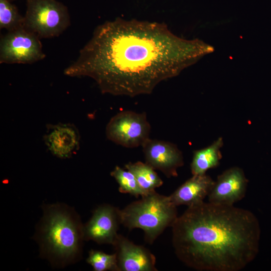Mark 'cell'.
Masks as SVG:
<instances>
[{"label":"cell","mask_w":271,"mask_h":271,"mask_svg":"<svg viewBox=\"0 0 271 271\" xmlns=\"http://www.w3.org/2000/svg\"><path fill=\"white\" fill-rule=\"evenodd\" d=\"M213 50L178 37L163 23L119 18L96 28L64 74L93 79L102 93L134 97L151 94Z\"/></svg>","instance_id":"6da1fadb"},{"label":"cell","mask_w":271,"mask_h":271,"mask_svg":"<svg viewBox=\"0 0 271 271\" xmlns=\"http://www.w3.org/2000/svg\"><path fill=\"white\" fill-rule=\"evenodd\" d=\"M178 258L198 271H239L256 257L260 228L250 211L204 201L188 207L172 226Z\"/></svg>","instance_id":"7a4b0ae2"},{"label":"cell","mask_w":271,"mask_h":271,"mask_svg":"<svg viewBox=\"0 0 271 271\" xmlns=\"http://www.w3.org/2000/svg\"><path fill=\"white\" fill-rule=\"evenodd\" d=\"M39 236L43 252L55 260L66 263L81 253L83 226L70 209L54 205L45 212Z\"/></svg>","instance_id":"3957f363"},{"label":"cell","mask_w":271,"mask_h":271,"mask_svg":"<svg viewBox=\"0 0 271 271\" xmlns=\"http://www.w3.org/2000/svg\"><path fill=\"white\" fill-rule=\"evenodd\" d=\"M177 207L169 196L155 191L120 209L121 224L129 230H143L147 242L152 244L178 217Z\"/></svg>","instance_id":"277c9868"},{"label":"cell","mask_w":271,"mask_h":271,"mask_svg":"<svg viewBox=\"0 0 271 271\" xmlns=\"http://www.w3.org/2000/svg\"><path fill=\"white\" fill-rule=\"evenodd\" d=\"M70 25L67 7L57 0H27L24 27L40 39L61 35Z\"/></svg>","instance_id":"5b68a950"},{"label":"cell","mask_w":271,"mask_h":271,"mask_svg":"<svg viewBox=\"0 0 271 271\" xmlns=\"http://www.w3.org/2000/svg\"><path fill=\"white\" fill-rule=\"evenodd\" d=\"M151 125L145 112L121 111L112 116L107 124V138L127 148L142 146L149 139Z\"/></svg>","instance_id":"8992f818"},{"label":"cell","mask_w":271,"mask_h":271,"mask_svg":"<svg viewBox=\"0 0 271 271\" xmlns=\"http://www.w3.org/2000/svg\"><path fill=\"white\" fill-rule=\"evenodd\" d=\"M45 57L40 39L24 27L1 38V64H32Z\"/></svg>","instance_id":"52a82bcc"},{"label":"cell","mask_w":271,"mask_h":271,"mask_svg":"<svg viewBox=\"0 0 271 271\" xmlns=\"http://www.w3.org/2000/svg\"><path fill=\"white\" fill-rule=\"evenodd\" d=\"M121 224L120 209L109 204L99 206L83 226L84 239L113 245Z\"/></svg>","instance_id":"ba28073f"},{"label":"cell","mask_w":271,"mask_h":271,"mask_svg":"<svg viewBox=\"0 0 271 271\" xmlns=\"http://www.w3.org/2000/svg\"><path fill=\"white\" fill-rule=\"evenodd\" d=\"M142 147L146 163L168 178L178 176L177 169L184 165V159L175 144L149 138Z\"/></svg>","instance_id":"9c48e42d"},{"label":"cell","mask_w":271,"mask_h":271,"mask_svg":"<svg viewBox=\"0 0 271 271\" xmlns=\"http://www.w3.org/2000/svg\"><path fill=\"white\" fill-rule=\"evenodd\" d=\"M248 180L242 169L234 167L227 169L214 181L208 196V202L214 204L233 205L245 195Z\"/></svg>","instance_id":"30bf717a"},{"label":"cell","mask_w":271,"mask_h":271,"mask_svg":"<svg viewBox=\"0 0 271 271\" xmlns=\"http://www.w3.org/2000/svg\"><path fill=\"white\" fill-rule=\"evenodd\" d=\"M117 258L118 271H157L155 256L147 248L118 235L112 245Z\"/></svg>","instance_id":"8fae6325"},{"label":"cell","mask_w":271,"mask_h":271,"mask_svg":"<svg viewBox=\"0 0 271 271\" xmlns=\"http://www.w3.org/2000/svg\"><path fill=\"white\" fill-rule=\"evenodd\" d=\"M43 140L47 149L61 159L70 158L79 149L80 135L77 127L70 123L47 125Z\"/></svg>","instance_id":"7c38bea8"},{"label":"cell","mask_w":271,"mask_h":271,"mask_svg":"<svg viewBox=\"0 0 271 271\" xmlns=\"http://www.w3.org/2000/svg\"><path fill=\"white\" fill-rule=\"evenodd\" d=\"M214 183V181L206 174L193 175L169 197L176 206L189 207L203 202L210 193Z\"/></svg>","instance_id":"4fadbf2b"},{"label":"cell","mask_w":271,"mask_h":271,"mask_svg":"<svg viewBox=\"0 0 271 271\" xmlns=\"http://www.w3.org/2000/svg\"><path fill=\"white\" fill-rule=\"evenodd\" d=\"M223 144L222 139L219 138L210 146L194 152L190 164L192 175L206 174L208 170L219 165L222 157L220 150Z\"/></svg>","instance_id":"5bb4252c"},{"label":"cell","mask_w":271,"mask_h":271,"mask_svg":"<svg viewBox=\"0 0 271 271\" xmlns=\"http://www.w3.org/2000/svg\"><path fill=\"white\" fill-rule=\"evenodd\" d=\"M125 168L134 175L140 187L146 194L155 191L156 188L163 184L155 170L146 163L130 162L125 165Z\"/></svg>","instance_id":"9a60e30c"},{"label":"cell","mask_w":271,"mask_h":271,"mask_svg":"<svg viewBox=\"0 0 271 271\" xmlns=\"http://www.w3.org/2000/svg\"><path fill=\"white\" fill-rule=\"evenodd\" d=\"M110 175L117 182L120 192L129 194L136 197L147 194L140 187L135 176L129 171L116 166L110 172Z\"/></svg>","instance_id":"2e32d148"},{"label":"cell","mask_w":271,"mask_h":271,"mask_svg":"<svg viewBox=\"0 0 271 271\" xmlns=\"http://www.w3.org/2000/svg\"><path fill=\"white\" fill-rule=\"evenodd\" d=\"M24 16L10 0H0V29L8 31L24 27Z\"/></svg>","instance_id":"e0dca14e"},{"label":"cell","mask_w":271,"mask_h":271,"mask_svg":"<svg viewBox=\"0 0 271 271\" xmlns=\"http://www.w3.org/2000/svg\"><path fill=\"white\" fill-rule=\"evenodd\" d=\"M95 271H118L116 253L109 254L103 251L92 249L86 260Z\"/></svg>","instance_id":"ac0fdd59"},{"label":"cell","mask_w":271,"mask_h":271,"mask_svg":"<svg viewBox=\"0 0 271 271\" xmlns=\"http://www.w3.org/2000/svg\"><path fill=\"white\" fill-rule=\"evenodd\" d=\"M10 1H11V2H13V1H16V0H10Z\"/></svg>","instance_id":"d6986e66"}]
</instances>
